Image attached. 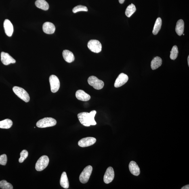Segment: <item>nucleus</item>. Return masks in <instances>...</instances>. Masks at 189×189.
Returning <instances> with one entry per match:
<instances>
[{
	"label": "nucleus",
	"instance_id": "obj_1",
	"mask_svg": "<svg viewBox=\"0 0 189 189\" xmlns=\"http://www.w3.org/2000/svg\"><path fill=\"white\" fill-rule=\"evenodd\" d=\"M96 114V112L95 110L92 111L90 113L83 112L78 114L77 117L82 125L85 127H90L91 125H96V122L94 119Z\"/></svg>",
	"mask_w": 189,
	"mask_h": 189
},
{
	"label": "nucleus",
	"instance_id": "obj_2",
	"mask_svg": "<svg viewBox=\"0 0 189 189\" xmlns=\"http://www.w3.org/2000/svg\"><path fill=\"white\" fill-rule=\"evenodd\" d=\"M56 120L51 117H46L38 121L36 125L38 127L45 128L53 127L56 125Z\"/></svg>",
	"mask_w": 189,
	"mask_h": 189
},
{
	"label": "nucleus",
	"instance_id": "obj_3",
	"mask_svg": "<svg viewBox=\"0 0 189 189\" xmlns=\"http://www.w3.org/2000/svg\"><path fill=\"white\" fill-rule=\"evenodd\" d=\"M13 92L19 98L26 102H28L30 100L29 94L24 89L20 87L15 86L13 88Z\"/></svg>",
	"mask_w": 189,
	"mask_h": 189
},
{
	"label": "nucleus",
	"instance_id": "obj_4",
	"mask_svg": "<svg viewBox=\"0 0 189 189\" xmlns=\"http://www.w3.org/2000/svg\"><path fill=\"white\" fill-rule=\"evenodd\" d=\"M93 170V167L91 165L85 167L80 175L79 179L83 184H85L88 182Z\"/></svg>",
	"mask_w": 189,
	"mask_h": 189
},
{
	"label": "nucleus",
	"instance_id": "obj_5",
	"mask_svg": "<svg viewBox=\"0 0 189 189\" xmlns=\"http://www.w3.org/2000/svg\"><path fill=\"white\" fill-rule=\"evenodd\" d=\"M49 163V159L47 156L40 157L35 164V169L38 171H41L46 168Z\"/></svg>",
	"mask_w": 189,
	"mask_h": 189
},
{
	"label": "nucleus",
	"instance_id": "obj_6",
	"mask_svg": "<svg viewBox=\"0 0 189 189\" xmlns=\"http://www.w3.org/2000/svg\"><path fill=\"white\" fill-rule=\"evenodd\" d=\"M88 82L90 85L97 90L102 89L104 87V82L102 80L98 79L96 76H90L88 78Z\"/></svg>",
	"mask_w": 189,
	"mask_h": 189
},
{
	"label": "nucleus",
	"instance_id": "obj_7",
	"mask_svg": "<svg viewBox=\"0 0 189 189\" xmlns=\"http://www.w3.org/2000/svg\"><path fill=\"white\" fill-rule=\"evenodd\" d=\"M87 46L90 50L94 53H99L102 51V45L97 40H91L88 43Z\"/></svg>",
	"mask_w": 189,
	"mask_h": 189
},
{
	"label": "nucleus",
	"instance_id": "obj_8",
	"mask_svg": "<svg viewBox=\"0 0 189 189\" xmlns=\"http://www.w3.org/2000/svg\"><path fill=\"white\" fill-rule=\"evenodd\" d=\"M51 91L53 93L58 91L60 87V82L58 78L54 75H51L49 78Z\"/></svg>",
	"mask_w": 189,
	"mask_h": 189
},
{
	"label": "nucleus",
	"instance_id": "obj_9",
	"mask_svg": "<svg viewBox=\"0 0 189 189\" xmlns=\"http://www.w3.org/2000/svg\"><path fill=\"white\" fill-rule=\"evenodd\" d=\"M96 141V139L92 137H88L81 139L78 142V145L81 147H88L94 144Z\"/></svg>",
	"mask_w": 189,
	"mask_h": 189
},
{
	"label": "nucleus",
	"instance_id": "obj_10",
	"mask_svg": "<svg viewBox=\"0 0 189 189\" xmlns=\"http://www.w3.org/2000/svg\"><path fill=\"white\" fill-rule=\"evenodd\" d=\"M114 173L113 168L109 167L107 169L104 176V181L106 184L111 182L114 178Z\"/></svg>",
	"mask_w": 189,
	"mask_h": 189
},
{
	"label": "nucleus",
	"instance_id": "obj_11",
	"mask_svg": "<svg viewBox=\"0 0 189 189\" xmlns=\"http://www.w3.org/2000/svg\"><path fill=\"white\" fill-rule=\"evenodd\" d=\"M128 76L126 74L122 73L120 74L116 80L114 86L116 88L121 87L127 83L128 80Z\"/></svg>",
	"mask_w": 189,
	"mask_h": 189
},
{
	"label": "nucleus",
	"instance_id": "obj_12",
	"mask_svg": "<svg viewBox=\"0 0 189 189\" xmlns=\"http://www.w3.org/2000/svg\"><path fill=\"white\" fill-rule=\"evenodd\" d=\"M1 60L3 64L5 65H8L11 64H14L16 62V60L8 53L4 52L1 53Z\"/></svg>",
	"mask_w": 189,
	"mask_h": 189
},
{
	"label": "nucleus",
	"instance_id": "obj_13",
	"mask_svg": "<svg viewBox=\"0 0 189 189\" xmlns=\"http://www.w3.org/2000/svg\"><path fill=\"white\" fill-rule=\"evenodd\" d=\"M5 33L8 37H11L13 32V27L12 23L8 20H5L4 22Z\"/></svg>",
	"mask_w": 189,
	"mask_h": 189
},
{
	"label": "nucleus",
	"instance_id": "obj_14",
	"mask_svg": "<svg viewBox=\"0 0 189 189\" xmlns=\"http://www.w3.org/2000/svg\"><path fill=\"white\" fill-rule=\"evenodd\" d=\"M43 31L47 34H52L54 33L55 27L52 23L47 22L44 23L43 26Z\"/></svg>",
	"mask_w": 189,
	"mask_h": 189
},
{
	"label": "nucleus",
	"instance_id": "obj_15",
	"mask_svg": "<svg viewBox=\"0 0 189 189\" xmlns=\"http://www.w3.org/2000/svg\"><path fill=\"white\" fill-rule=\"evenodd\" d=\"M129 169L132 174L137 176L140 175V168L137 165L136 162L134 161H131L129 164Z\"/></svg>",
	"mask_w": 189,
	"mask_h": 189
},
{
	"label": "nucleus",
	"instance_id": "obj_16",
	"mask_svg": "<svg viewBox=\"0 0 189 189\" xmlns=\"http://www.w3.org/2000/svg\"><path fill=\"white\" fill-rule=\"evenodd\" d=\"M76 97L78 100L83 101H87L90 100V95L81 90H79L76 93Z\"/></svg>",
	"mask_w": 189,
	"mask_h": 189
},
{
	"label": "nucleus",
	"instance_id": "obj_17",
	"mask_svg": "<svg viewBox=\"0 0 189 189\" xmlns=\"http://www.w3.org/2000/svg\"><path fill=\"white\" fill-rule=\"evenodd\" d=\"M62 55L64 60L68 63H71L75 60V57L73 53L70 51L64 50L63 51Z\"/></svg>",
	"mask_w": 189,
	"mask_h": 189
},
{
	"label": "nucleus",
	"instance_id": "obj_18",
	"mask_svg": "<svg viewBox=\"0 0 189 189\" xmlns=\"http://www.w3.org/2000/svg\"><path fill=\"white\" fill-rule=\"evenodd\" d=\"M184 22L183 20H180L177 21L175 28V31L177 35L179 36L182 35L184 32Z\"/></svg>",
	"mask_w": 189,
	"mask_h": 189
},
{
	"label": "nucleus",
	"instance_id": "obj_19",
	"mask_svg": "<svg viewBox=\"0 0 189 189\" xmlns=\"http://www.w3.org/2000/svg\"><path fill=\"white\" fill-rule=\"evenodd\" d=\"M60 184L63 188L68 189L69 187V183L66 172H64L62 173L60 180Z\"/></svg>",
	"mask_w": 189,
	"mask_h": 189
},
{
	"label": "nucleus",
	"instance_id": "obj_20",
	"mask_svg": "<svg viewBox=\"0 0 189 189\" xmlns=\"http://www.w3.org/2000/svg\"><path fill=\"white\" fill-rule=\"evenodd\" d=\"M36 6L38 8L46 11L49 8V5L48 3L45 0H37L35 2Z\"/></svg>",
	"mask_w": 189,
	"mask_h": 189
},
{
	"label": "nucleus",
	"instance_id": "obj_21",
	"mask_svg": "<svg viewBox=\"0 0 189 189\" xmlns=\"http://www.w3.org/2000/svg\"><path fill=\"white\" fill-rule=\"evenodd\" d=\"M162 64V59L159 57L154 58L151 62V68L152 70H155L159 67Z\"/></svg>",
	"mask_w": 189,
	"mask_h": 189
},
{
	"label": "nucleus",
	"instance_id": "obj_22",
	"mask_svg": "<svg viewBox=\"0 0 189 189\" xmlns=\"http://www.w3.org/2000/svg\"><path fill=\"white\" fill-rule=\"evenodd\" d=\"M162 23V20L161 18H158L156 19L152 31L153 34L154 35H156L159 32L161 28Z\"/></svg>",
	"mask_w": 189,
	"mask_h": 189
},
{
	"label": "nucleus",
	"instance_id": "obj_23",
	"mask_svg": "<svg viewBox=\"0 0 189 189\" xmlns=\"http://www.w3.org/2000/svg\"><path fill=\"white\" fill-rule=\"evenodd\" d=\"M12 125V121L9 119L0 121V128L8 129L10 128Z\"/></svg>",
	"mask_w": 189,
	"mask_h": 189
},
{
	"label": "nucleus",
	"instance_id": "obj_24",
	"mask_svg": "<svg viewBox=\"0 0 189 189\" xmlns=\"http://www.w3.org/2000/svg\"><path fill=\"white\" fill-rule=\"evenodd\" d=\"M136 10L135 6L132 4L127 7L126 9L125 14L128 17H130Z\"/></svg>",
	"mask_w": 189,
	"mask_h": 189
},
{
	"label": "nucleus",
	"instance_id": "obj_25",
	"mask_svg": "<svg viewBox=\"0 0 189 189\" xmlns=\"http://www.w3.org/2000/svg\"><path fill=\"white\" fill-rule=\"evenodd\" d=\"M170 52V58L171 60H175L177 58L179 53L178 48L177 46L175 45L173 47Z\"/></svg>",
	"mask_w": 189,
	"mask_h": 189
},
{
	"label": "nucleus",
	"instance_id": "obj_26",
	"mask_svg": "<svg viewBox=\"0 0 189 189\" xmlns=\"http://www.w3.org/2000/svg\"><path fill=\"white\" fill-rule=\"evenodd\" d=\"M0 188L2 189H13V187L10 183L6 180H3L0 181Z\"/></svg>",
	"mask_w": 189,
	"mask_h": 189
},
{
	"label": "nucleus",
	"instance_id": "obj_27",
	"mask_svg": "<svg viewBox=\"0 0 189 189\" xmlns=\"http://www.w3.org/2000/svg\"><path fill=\"white\" fill-rule=\"evenodd\" d=\"M88 11V9L85 6L79 5L77 6L74 7L72 9V12L74 13H76L79 11Z\"/></svg>",
	"mask_w": 189,
	"mask_h": 189
},
{
	"label": "nucleus",
	"instance_id": "obj_28",
	"mask_svg": "<svg viewBox=\"0 0 189 189\" xmlns=\"http://www.w3.org/2000/svg\"><path fill=\"white\" fill-rule=\"evenodd\" d=\"M28 152L27 151L24 150L21 152L20 157L19 159V161L20 163H22L25 160L28 156Z\"/></svg>",
	"mask_w": 189,
	"mask_h": 189
},
{
	"label": "nucleus",
	"instance_id": "obj_29",
	"mask_svg": "<svg viewBox=\"0 0 189 189\" xmlns=\"http://www.w3.org/2000/svg\"><path fill=\"white\" fill-rule=\"evenodd\" d=\"M7 156L6 154H3L0 156V165H5L7 162Z\"/></svg>",
	"mask_w": 189,
	"mask_h": 189
},
{
	"label": "nucleus",
	"instance_id": "obj_30",
	"mask_svg": "<svg viewBox=\"0 0 189 189\" xmlns=\"http://www.w3.org/2000/svg\"><path fill=\"white\" fill-rule=\"evenodd\" d=\"M181 189H189V185H186V186H185L183 187Z\"/></svg>",
	"mask_w": 189,
	"mask_h": 189
},
{
	"label": "nucleus",
	"instance_id": "obj_31",
	"mask_svg": "<svg viewBox=\"0 0 189 189\" xmlns=\"http://www.w3.org/2000/svg\"><path fill=\"white\" fill-rule=\"evenodd\" d=\"M125 0H119V3L121 4H122L124 3Z\"/></svg>",
	"mask_w": 189,
	"mask_h": 189
},
{
	"label": "nucleus",
	"instance_id": "obj_32",
	"mask_svg": "<svg viewBox=\"0 0 189 189\" xmlns=\"http://www.w3.org/2000/svg\"><path fill=\"white\" fill-rule=\"evenodd\" d=\"M188 65L189 66V56H188Z\"/></svg>",
	"mask_w": 189,
	"mask_h": 189
}]
</instances>
